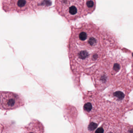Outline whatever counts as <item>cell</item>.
I'll use <instances>...</instances> for the list:
<instances>
[{
	"label": "cell",
	"mask_w": 133,
	"mask_h": 133,
	"mask_svg": "<svg viewBox=\"0 0 133 133\" xmlns=\"http://www.w3.org/2000/svg\"><path fill=\"white\" fill-rule=\"evenodd\" d=\"M113 133V132H108V133Z\"/></svg>",
	"instance_id": "cell-9"
},
{
	"label": "cell",
	"mask_w": 133,
	"mask_h": 133,
	"mask_svg": "<svg viewBox=\"0 0 133 133\" xmlns=\"http://www.w3.org/2000/svg\"><path fill=\"white\" fill-rule=\"evenodd\" d=\"M84 1L78 0H57V12L68 21L76 20L83 15Z\"/></svg>",
	"instance_id": "cell-2"
},
{
	"label": "cell",
	"mask_w": 133,
	"mask_h": 133,
	"mask_svg": "<svg viewBox=\"0 0 133 133\" xmlns=\"http://www.w3.org/2000/svg\"><path fill=\"white\" fill-rule=\"evenodd\" d=\"M98 124L97 123L94 122H91L88 126V129L89 131H94L97 127Z\"/></svg>",
	"instance_id": "cell-5"
},
{
	"label": "cell",
	"mask_w": 133,
	"mask_h": 133,
	"mask_svg": "<svg viewBox=\"0 0 133 133\" xmlns=\"http://www.w3.org/2000/svg\"><path fill=\"white\" fill-rule=\"evenodd\" d=\"M2 8L6 12H16L24 14L35 10H44L51 5L47 0H2Z\"/></svg>",
	"instance_id": "cell-1"
},
{
	"label": "cell",
	"mask_w": 133,
	"mask_h": 133,
	"mask_svg": "<svg viewBox=\"0 0 133 133\" xmlns=\"http://www.w3.org/2000/svg\"><path fill=\"white\" fill-rule=\"evenodd\" d=\"M132 55H133V54H132Z\"/></svg>",
	"instance_id": "cell-10"
},
{
	"label": "cell",
	"mask_w": 133,
	"mask_h": 133,
	"mask_svg": "<svg viewBox=\"0 0 133 133\" xmlns=\"http://www.w3.org/2000/svg\"><path fill=\"white\" fill-rule=\"evenodd\" d=\"M86 5L88 8H92L94 6V2L92 0H87L86 1Z\"/></svg>",
	"instance_id": "cell-6"
},
{
	"label": "cell",
	"mask_w": 133,
	"mask_h": 133,
	"mask_svg": "<svg viewBox=\"0 0 133 133\" xmlns=\"http://www.w3.org/2000/svg\"><path fill=\"white\" fill-rule=\"evenodd\" d=\"M104 131L105 130L103 127H100L95 131V133H104Z\"/></svg>",
	"instance_id": "cell-7"
},
{
	"label": "cell",
	"mask_w": 133,
	"mask_h": 133,
	"mask_svg": "<svg viewBox=\"0 0 133 133\" xmlns=\"http://www.w3.org/2000/svg\"><path fill=\"white\" fill-rule=\"evenodd\" d=\"M120 65L119 64L116 63V64H114V66L113 68L114 70L116 71H119V70L120 69Z\"/></svg>",
	"instance_id": "cell-8"
},
{
	"label": "cell",
	"mask_w": 133,
	"mask_h": 133,
	"mask_svg": "<svg viewBox=\"0 0 133 133\" xmlns=\"http://www.w3.org/2000/svg\"><path fill=\"white\" fill-rule=\"evenodd\" d=\"M24 98L16 93L1 92L0 93V108L2 110H11L22 107L24 105Z\"/></svg>",
	"instance_id": "cell-3"
},
{
	"label": "cell",
	"mask_w": 133,
	"mask_h": 133,
	"mask_svg": "<svg viewBox=\"0 0 133 133\" xmlns=\"http://www.w3.org/2000/svg\"><path fill=\"white\" fill-rule=\"evenodd\" d=\"M114 99L117 101H121L125 98V94L121 91H116L113 93Z\"/></svg>",
	"instance_id": "cell-4"
}]
</instances>
